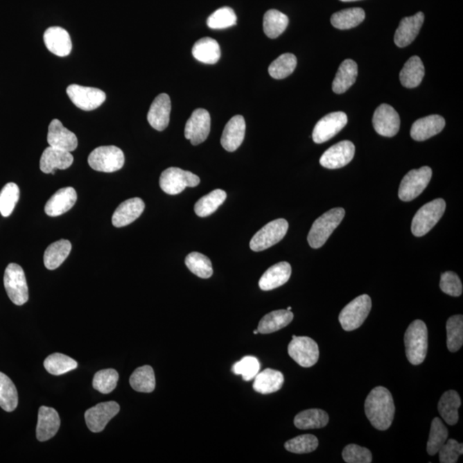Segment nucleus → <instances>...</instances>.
Instances as JSON below:
<instances>
[{
  "mask_svg": "<svg viewBox=\"0 0 463 463\" xmlns=\"http://www.w3.org/2000/svg\"><path fill=\"white\" fill-rule=\"evenodd\" d=\"M365 412L369 421L376 429H389L396 412L392 393L385 387H376L369 393L365 401Z\"/></svg>",
  "mask_w": 463,
  "mask_h": 463,
  "instance_id": "obj_1",
  "label": "nucleus"
},
{
  "mask_svg": "<svg viewBox=\"0 0 463 463\" xmlns=\"http://www.w3.org/2000/svg\"><path fill=\"white\" fill-rule=\"evenodd\" d=\"M405 349L412 365H421L425 360L428 349V330L422 320L412 322L404 335Z\"/></svg>",
  "mask_w": 463,
  "mask_h": 463,
  "instance_id": "obj_2",
  "label": "nucleus"
},
{
  "mask_svg": "<svg viewBox=\"0 0 463 463\" xmlns=\"http://www.w3.org/2000/svg\"><path fill=\"white\" fill-rule=\"evenodd\" d=\"M344 216V209L335 208L315 220L307 237L311 247L317 249L323 247Z\"/></svg>",
  "mask_w": 463,
  "mask_h": 463,
  "instance_id": "obj_3",
  "label": "nucleus"
},
{
  "mask_svg": "<svg viewBox=\"0 0 463 463\" xmlns=\"http://www.w3.org/2000/svg\"><path fill=\"white\" fill-rule=\"evenodd\" d=\"M446 201L442 198L435 199L422 206L412 220V233L416 237H422L432 230L439 222L446 211Z\"/></svg>",
  "mask_w": 463,
  "mask_h": 463,
  "instance_id": "obj_4",
  "label": "nucleus"
},
{
  "mask_svg": "<svg viewBox=\"0 0 463 463\" xmlns=\"http://www.w3.org/2000/svg\"><path fill=\"white\" fill-rule=\"evenodd\" d=\"M372 309L370 296L362 295L354 299L342 310L339 322L343 330L353 331L360 328L367 320Z\"/></svg>",
  "mask_w": 463,
  "mask_h": 463,
  "instance_id": "obj_5",
  "label": "nucleus"
},
{
  "mask_svg": "<svg viewBox=\"0 0 463 463\" xmlns=\"http://www.w3.org/2000/svg\"><path fill=\"white\" fill-rule=\"evenodd\" d=\"M90 168L96 171L114 173L121 170L125 164V155L116 146H101L89 155Z\"/></svg>",
  "mask_w": 463,
  "mask_h": 463,
  "instance_id": "obj_6",
  "label": "nucleus"
},
{
  "mask_svg": "<svg viewBox=\"0 0 463 463\" xmlns=\"http://www.w3.org/2000/svg\"><path fill=\"white\" fill-rule=\"evenodd\" d=\"M433 171L429 166L411 170L401 180L398 196L401 201L410 202L419 196L428 186Z\"/></svg>",
  "mask_w": 463,
  "mask_h": 463,
  "instance_id": "obj_7",
  "label": "nucleus"
},
{
  "mask_svg": "<svg viewBox=\"0 0 463 463\" xmlns=\"http://www.w3.org/2000/svg\"><path fill=\"white\" fill-rule=\"evenodd\" d=\"M3 284L8 297L17 306H23L28 300V288L23 268L10 263L5 271Z\"/></svg>",
  "mask_w": 463,
  "mask_h": 463,
  "instance_id": "obj_8",
  "label": "nucleus"
},
{
  "mask_svg": "<svg viewBox=\"0 0 463 463\" xmlns=\"http://www.w3.org/2000/svg\"><path fill=\"white\" fill-rule=\"evenodd\" d=\"M288 230V222L285 219L272 220L252 237L250 248L253 252H262L279 243Z\"/></svg>",
  "mask_w": 463,
  "mask_h": 463,
  "instance_id": "obj_9",
  "label": "nucleus"
},
{
  "mask_svg": "<svg viewBox=\"0 0 463 463\" xmlns=\"http://www.w3.org/2000/svg\"><path fill=\"white\" fill-rule=\"evenodd\" d=\"M289 356L302 367H312L320 359V349L313 339L292 335L288 347Z\"/></svg>",
  "mask_w": 463,
  "mask_h": 463,
  "instance_id": "obj_10",
  "label": "nucleus"
},
{
  "mask_svg": "<svg viewBox=\"0 0 463 463\" xmlns=\"http://www.w3.org/2000/svg\"><path fill=\"white\" fill-rule=\"evenodd\" d=\"M200 179L194 173L179 168H169L161 173L160 186L166 194L182 193L186 187H196Z\"/></svg>",
  "mask_w": 463,
  "mask_h": 463,
  "instance_id": "obj_11",
  "label": "nucleus"
},
{
  "mask_svg": "<svg viewBox=\"0 0 463 463\" xmlns=\"http://www.w3.org/2000/svg\"><path fill=\"white\" fill-rule=\"evenodd\" d=\"M67 93L76 107L83 111L96 110L106 101V94L103 90L78 85L68 86Z\"/></svg>",
  "mask_w": 463,
  "mask_h": 463,
  "instance_id": "obj_12",
  "label": "nucleus"
},
{
  "mask_svg": "<svg viewBox=\"0 0 463 463\" xmlns=\"http://www.w3.org/2000/svg\"><path fill=\"white\" fill-rule=\"evenodd\" d=\"M211 119L209 112L204 108H198L188 119L184 128V137L193 146H198L208 139L211 132Z\"/></svg>",
  "mask_w": 463,
  "mask_h": 463,
  "instance_id": "obj_13",
  "label": "nucleus"
},
{
  "mask_svg": "<svg viewBox=\"0 0 463 463\" xmlns=\"http://www.w3.org/2000/svg\"><path fill=\"white\" fill-rule=\"evenodd\" d=\"M347 116L343 112H335L322 118L315 125L313 139L316 143H323L334 137L345 128Z\"/></svg>",
  "mask_w": 463,
  "mask_h": 463,
  "instance_id": "obj_14",
  "label": "nucleus"
},
{
  "mask_svg": "<svg viewBox=\"0 0 463 463\" xmlns=\"http://www.w3.org/2000/svg\"><path fill=\"white\" fill-rule=\"evenodd\" d=\"M119 410L121 408L115 401L97 404L85 412L86 424L93 433L103 432L107 423L119 414Z\"/></svg>",
  "mask_w": 463,
  "mask_h": 463,
  "instance_id": "obj_15",
  "label": "nucleus"
},
{
  "mask_svg": "<svg viewBox=\"0 0 463 463\" xmlns=\"http://www.w3.org/2000/svg\"><path fill=\"white\" fill-rule=\"evenodd\" d=\"M356 153V147L350 141H342L324 152L320 164L328 169H338L350 164Z\"/></svg>",
  "mask_w": 463,
  "mask_h": 463,
  "instance_id": "obj_16",
  "label": "nucleus"
},
{
  "mask_svg": "<svg viewBox=\"0 0 463 463\" xmlns=\"http://www.w3.org/2000/svg\"><path fill=\"white\" fill-rule=\"evenodd\" d=\"M400 117L397 112L388 104H382L376 110L372 125L379 135L392 137L400 129Z\"/></svg>",
  "mask_w": 463,
  "mask_h": 463,
  "instance_id": "obj_17",
  "label": "nucleus"
},
{
  "mask_svg": "<svg viewBox=\"0 0 463 463\" xmlns=\"http://www.w3.org/2000/svg\"><path fill=\"white\" fill-rule=\"evenodd\" d=\"M49 146L56 149L74 151L78 146L77 136L63 125L59 119H53L50 123L48 134Z\"/></svg>",
  "mask_w": 463,
  "mask_h": 463,
  "instance_id": "obj_18",
  "label": "nucleus"
},
{
  "mask_svg": "<svg viewBox=\"0 0 463 463\" xmlns=\"http://www.w3.org/2000/svg\"><path fill=\"white\" fill-rule=\"evenodd\" d=\"M424 20L425 15L423 12H418L414 16L404 17L403 19H401L399 27L396 31L395 38H394L398 48H405L414 41L421 30Z\"/></svg>",
  "mask_w": 463,
  "mask_h": 463,
  "instance_id": "obj_19",
  "label": "nucleus"
},
{
  "mask_svg": "<svg viewBox=\"0 0 463 463\" xmlns=\"http://www.w3.org/2000/svg\"><path fill=\"white\" fill-rule=\"evenodd\" d=\"M74 158L71 152L49 146L43 151L40 168L45 173L54 175L57 169L64 170L73 164Z\"/></svg>",
  "mask_w": 463,
  "mask_h": 463,
  "instance_id": "obj_20",
  "label": "nucleus"
},
{
  "mask_svg": "<svg viewBox=\"0 0 463 463\" xmlns=\"http://www.w3.org/2000/svg\"><path fill=\"white\" fill-rule=\"evenodd\" d=\"M170 113H171V100L168 95L162 93L152 103L147 116L148 121L157 131H164L169 124Z\"/></svg>",
  "mask_w": 463,
  "mask_h": 463,
  "instance_id": "obj_21",
  "label": "nucleus"
},
{
  "mask_svg": "<svg viewBox=\"0 0 463 463\" xmlns=\"http://www.w3.org/2000/svg\"><path fill=\"white\" fill-rule=\"evenodd\" d=\"M77 199L78 194L74 188H62L57 191L46 202V214L52 217L63 215L73 207Z\"/></svg>",
  "mask_w": 463,
  "mask_h": 463,
  "instance_id": "obj_22",
  "label": "nucleus"
},
{
  "mask_svg": "<svg viewBox=\"0 0 463 463\" xmlns=\"http://www.w3.org/2000/svg\"><path fill=\"white\" fill-rule=\"evenodd\" d=\"M60 426V419L58 412L53 408H40L36 437L41 442H45L56 435Z\"/></svg>",
  "mask_w": 463,
  "mask_h": 463,
  "instance_id": "obj_23",
  "label": "nucleus"
},
{
  "mask_svg": "<svg viewBox=\"0 0 463 463\" xmlns=\"http://www.w3.org/2000/svg\"><path fill=\"white\" fill-rule=\"evenodd\" d=\"M245 134V121L243 116H234L224 128L220 143L227 151L234 152L243 143Z\"/></svg>",
  "mask_w": 463,
  "mask_h": 463,
  "instance_id": "obj_24",
  "label": "nucleus"
},
{
  "mask_svg": "<svg viewBox=\"0 0 463 463\" xmlns=\"http://www.w3.org/2000/svg\"><path fill=\"white\" fill-rule=\"evenodd\" d=\"M146 204L142 199L133 198L119 204L112 218V222L116 227L129 225L143 214Z\"/></svg>",
  "mask_w": 463,
  "mask_h": 463,
  "instance_id": "obj_25",
  "label": "nucleus"
},
{
  "mask_svg": "<svg viewBox=\"0 0 463 463\" xmlns=\"http://www.w3.org/2000/svg\"><path fill=\"white\" fill-rule=\"evenodd\" d=\"M446 121L439 115H430L416 121L412 125L410 135L415 141H425L443 131Z\"/></svg>",
  "mask_w": 463,
  "mask_h": 463,
  "instance_id": "obj_26",
  "label": "nucleus"
},
{
  "mask_svg": "<svg viewBox=\"0 0 463 463\" xmlns=\"http://www.w3.org/2000/svg\"><path fill=\"white\" fill-rule=\"evenodd\" d=\"M44 42L51 53L59 57H66L71 53L72 43L71 36L60 27H51L45 31Z\"/></svg>",
  "mask_w": 463,
  "mask_h": 463,
  "instance_id": "obj_27",
  "label": "nucleus"
},
{
  "mask_svg": "<svg viewBox=\"0 0 463 463\" xmlns=\"http://www.w3.org/2000/svg\"><path fill=\"white\" fill-rule=\"evenodd\" d=\"M291 274L292 268L288 262L278 263L263 273L259 282V288L263 291L273 290L287 283Z\"/></svg>",
  "mask_w": 463,
  "mask_h": 463,
  "instance_id": "obj_28",
  "label": "nucleus"
},
{
  "mask_svg": "<svg viewBox=\"0 0 463 463\" xmlns=\"http://www.w3.org/2000/svg\"><path fill=\"white\" fill-rule=\"evenodd\" d=\"M254 378L253 389L256 392L263 394V395L278 392L281 389L284 383L283 374L279 371L270 368L259 372Z\"/></svg>",
  "mask_w": 463,
  "mask_h": 463,
  "instance_id": "obj_29",
  "label": "nucleus"
},
{
  "mask_svg": "<svg viewBox=\"0 0 463 463\" xmlns=\"http://www.w3.org/2000/svg\"><path fill=\"white\" fill-rule=\"evenodd\" d=\"M294 320V313L291 311H274L260 320L258 331L260 334H270L287 327Z\"/></svg>",
  "mask_w": 463,
  "mask_h": 463,
  "instance_id": "obj_30",
  "label": "nucleus"
},
{
  "mask_svg": "<svg viewBox=\"0 0 463 463\" xmlns=\"http://www.w3.org/2000/svg\"><path fill=\"white\" fill-rule=\"evenodd\" d=\"M358 77V66L352 60L343 61L332 83V89L336 94H343L356 82Z\"/></svg>",
  "mask_w": 463,
  "mask_h": 463,
  "instance_id": "obj_31",
  "label": "nucleus"
},
{
  "mask_svg": "<svg viewBox=\"0 0 463 463\" xmlns=\"http://www.w3.org/2000/svg\"><path fill=\"white\" fill-rule=\"evenodd\" d=\"M425 76V67L421 58L411 57L400 72V81L405 88L413 89L421 85Z\"/></svg>",
  "mask_w": 463,
  "mask_h": 463,
  "instance_id": "obj_32",
  "label": "nucleus"
},
{
  "mask_svg": "<svg viewBox=\"0 0 463 463\" xmlns=\"http://www.w3.org/2000/svg\"><path fill=\"white\" fill-rule=\"evenodd\" d=\"M193 55L202 63L214 64L220 58V45L215 39L201 38L193 46Z\"/></svg>",
  "mask_w": 463,
  "mask_h": 463,
  "instance_id": "obj_33",
  "label": "nucleus"
},
{
  "mask_svg": "<svg viewBox=\"0 0 463 463\" xmlns=\"http://www.w3.org/2000/svg\"><path fill=\"white\" fill-rule=\"evenodd\" d=\"M462 401L460 396L455 390H448L444 393L439 403V412L447 424L454 426L458 422V410L460 408Z\"/></svg>",
  "mask_w": 463,
  "mask_h": 463,
  "instance_id": "obj_34",
  "label": "nucleus"
},
{
  "mask_svg": "<svg viewBox=\"0 0 463 463\" xmlns=\"http://www.w3.org/2000/svg\"><path fill=\"white\" fill-rule=\"evenodd\" d=\"M326 412L313 408L300 412L295 418V425L300 430L320 429L325 428L329 423Z\"/></svg>",
  "mask_w": 463,
  "mask_h": 463,
  "instance_id": "obj_35",
  "label": "nucleus"
},
{
  "mask_svg": "<svg viewBox=\"0 0 463 463\" xmlns=\"http://www.w3.org/2000/svg\"><path fill=\"white\" fill-rule=\"evenodd\" d=\"M71 251V242L60 240L51 244L44 253V265L46 269L56 270L68 258Z\"/></svg>",
  "mask_w": 463,
  "mask_h": 463,
  "instance_id": "obj_36",
  "label": "nucleus"
},
{
  "mask_svg": "<svg viewBox=\"0 0 463 463\" xmlns=\"http://www.w3.org/2000/svg\"><path fill=\"white\" fill-rule=\"evenodd\" d=\"M365 17V13L363 9L350 8L333 14L331 21L335 28L345 30L357 27L362 23Z\"/></svg>",
  "mask_w": 463,
  "mask_h": 463,
  "instance_id": "obj_37",
  "label": "nucleus"
},
{
  "mask_svg": "<svg viewBox=\"0 0 463 463\" xmlns=\"http://www.w3.org/2000/svg\"><path fill=\"white\" fill-rule=\"evenodd\" d=\"M130 385L137 392L151 393L155 389V377L153 368L143 365L136 369L130 378Z\"/></svg>",
  "mask_w": 463,
  "mask_h": 463,
  "instance_id": "obj_38",
  "label": "nucleus"
},
{
  "mask_svg": "<svg viewBox=\"0 0 463 463\" xmlns=\"http://www.w3.org/2000/svg\"><path fill=\"white\" fill-rule=\"evenodd\" d=\"M225 191L216 189L211 193L199 199L195 204L194 211L199 217H207L215 213L220 205L225 202Z\"/></svg>",
  "mask_w": 463,
  "mask_h": 463,
  "instance_id": "obj_39",
  "label": "nucleus"
},
{
  "mask_svg": "<svg viewBox=\"0 0 463 463\" xmlns=\"http://www.w3.org/2000/svg\"><path fill=\"white\" fill-rule=\"evenodd\" d=\"M288 17L277 10H270L263 17V31L268 37L276 39L287 28Z\"/></svg>",
  "mask_w": 463,
  "mask_h": 463,
  "instance_id": "obj_40",
  "label": "nucleus"
},
{
  "mask_svg": "<svg viewBox=\"0 0 463 463\" xmlns=\"http://www.w3.org/2000/svg\"><path fill=\"white\" fill-rule=\"evenodd\" d=\"M18 404L17 390L15 385L6 374L0 372V407L6 412L16 410Z\"/></svg>",
  "mask_w": 463,
  "mask_h": 463,
  "instance_id": "obj_41",
  "label": "nucleus"
},
{
  "mask_svg": "<svg viewBox=\"0 0 463 463\" xmlns=\"http://www.w3.org/2000/svg\"><path fill=\"white\" fill-rule=\"evenodd\" d=\"M447 347L451 352H457L463 344V317L455 315L448 318L446 324Z\"/></svg>",
  "mask_w": 463,
  "mask_h": 463,
  "instance_id": "obj_42",
  "label": "nucleus"
},
{
  "mask_svg": "<svg viewBox=\"0 0 463 463\" xmlns=\"http://www.w3.org/2000/svg\"><path fill=\"white\" fill-rule=\"evenodd\" d=\"M44 367L50 374L59 376L75 370L78 367V362L71 357L56 353L46 358Z\"/></svg>",
  "mask_w": 463,
  "mask_h": 463,
  "instance_id": "obj_43",
  "label": "nucleus"
},
{
  "mask_svg": "<svg viewBox=\"0 0 463 463\" xmlns=\"http://www.w3.org/2000/svg\"><path fill=\"white\" fill-rule=\"evenodd\" d=\"M297 59L292 53H284L270 64L269 73L274 79H284L295 71Z\"/></svg>",
  "mask_w": 463,
  "mask_h": 463,
  "instance_id": "obj_44",
  "label": "nucleus"
},
{
  "mask_svg": "<svg viewBox=\"0 0 463 463\" xmlns=\"http://www.w3.org/2000/svg\"><path fill=\"white\" fill-rule=\"evenodd\" d=\"M186 265L194 274L208 279L213 274V268L211 259L199 252H191L186 258Z\"/></svg>",
  "mask_w": 463,
  "mask_h": 463,
  "instance_id": "obj_45",
  "label": "nucleus"
},
{
  "mask_svg": "<svg viewBox=\"0 0 463 463\" xmlns=\"http://www.w3.org/2000/svg\"><path fill=\"white\" fill-rule=\"evenodd\" d=\"M448 435V429L442 421L439 418H434L428 442V452L430 455H436L439 452L440 448L446 443Z\"/></svg>",
  "mask_w": 463,
  "mask_h": 463,
  "instance_id": "obj_46",
  "label": "nucleus"
},
{
  "mask_svg": "<svg viewBox=\"0 0 463 463\" xmlns=\"http://www.w3.org/2000/svg\"><path fill=\"white\" fill-rule=\"evenodd\" d=\"M19 187L15 183L6 184L0 191V214L8 217L12 214L18 200H19Z\"/></svg>",
  "mask_w": 463,
  "mask_h": 463,
  "instance_id": "obj_47",
  "label": "nucleus"
},
{
  "mask_svg": "<svg viewBox=\"0 0 463 463\" xmlns=\"http://www.w3.org/2000/svg\"><path fill=\"white\" fill-rule=\"evenodd\" d=\"M285 448L295 454H307L317 450L318 439L312 434H305L288 440L285 443Z\"/></svg>",
  "mask_w": 463,
  "mask_h": 463,
  "instance_id": "obj_48",
  "label": "nucleus"
},
{
  "mask_svg": "<svg viewBox=\"0 0 463 463\" xmlns=\"http://www.w3.org/2000/svg\"><path fill=\"white\" fill-rule=\"evenodd\" d=\"M236 21L237 17L234 10L230 7H222L209 17L207 25L212 30H223L234 26Z\"/></svg>",
  "mask_w": 463,
  "mask_h": 463,
  "instance_id": "obj_49",
  "label": "nucleus"
},
{
  "mask_svg": "<svg viewBox=\"0 0 463 463\" xmlns=\"http://www.w3.org/2000/svg\"><path fill=\"white\" fill-rule=\"evenodd\" d=\"M119 374L114 369H105L96 372L93 379V387L101 393L108 394L117 386Z\"/></svg>",
  "mask_w": 463,
  "mask_h": 463,
  "instance_id": "obj_50",
  "label": "nucleus"
},
{
  "mask_svg": "<svg viewBox=\"0 0 463 463\" xmlns=\"http://www.w3.org/2000/svg\"><path fill=\"white\" fill-rule=\"evenodd\" d=\"M259 360L254 356H245L234 365L232 371L234 374L241 375L244 381H251L260 371Z\"/></svg>",
  "mask_w": 463,
  "mask_h": 463,
  "instance_id": "obj_51",
  "label": "nucleus"
},
{
  "mask_svg": "<svg viewBox=\"0 0 463 463\" xmlns=\"http://www.w3.org/2000/svg\"><path fill=\"white\" fill-rule=\"evenodd\" d=\"M342 458L347 463H371L372 452L367 448L349 444L342 451Z\"/></svg>",
  "mask_w": 463,
  "mask_h": 463,
  "instance_id": "obj_52",
  "label": "nucleus"
},
{
  "mask_svg": "<svg viewBox=\"0 0 463 463\" xmlns=\"http://www.w3.org/2000/svg\"><path fill=\"white\" fill-rule=\"evenodd\" d=\"M440 288L444 294L458 297L462 294V283L460 278L455 272H448L441 274Z\"/></svg>",
  "mask_w": 463,
  "mask_h": 463,
  "instance_id": "obj_53",
  "label": "nucleus"
},
{
  "mask_svg": "<svg viewBox=\"0 0 463 463\" xmlns=\"http://www.w3.org/2000/svg\"><path fill=\"white\" fill-rule=\"evenodd\" d=\"M437 453H439L441 463L457 462L459 457L463 454V444L455 439H448Z\"/></svg>",
  "mask_w": 463,
  "mask_h": 463,
  "instance_id": "obj_54",
  "label": "nucleus"
},
{
  "mask_svg": "<svg viewBox=\"0 0 463 463\" xmlns=\"http://www.w3.org/2000/svg\"><path fill=\"white\" fill-rule=\"evenodd\" d=\"M342 2H353V1H358V0H341Z\"/></svg>",
  "mask_w": 463,
  "mask_h": 463,
  "instance_id": "obj_55",
  "label": "nucleus"
},
{
  "mask_svg": "<svg viewBox=\"0 0 463 463\" xmlns=\"http://www.w3.org/2000/svg\"><path fill=\"white\" fill-rule=\"evenodd\" d=\"M253 333H254L255 335H256V334H259V331H258V330H256V331H254V332H253Z\"/></svg>",
  "mask_w": 463,
  "mask_h": 463,
  "instance_id": "obj_56",
  "label": "nucleus"
},
{
  "mask_svg": "<svg viewBox=\"0 0 463 463\" xmlns=\"http://www.w3.org/2000/svg\"><path fill=\"white\" fill-rule=\"evenodd\" d=\"M291 309H292V307H291V306H289V307H288V309H287V310H288V311H291Z\"/></svg>",
  "mask_w": 463,
  "mask_h": 463,
  "instance_id": "obj_57",
  "label": "nucleus"
}]
</instances>
